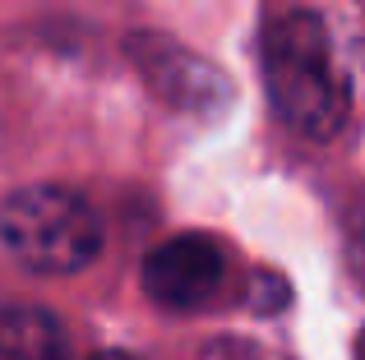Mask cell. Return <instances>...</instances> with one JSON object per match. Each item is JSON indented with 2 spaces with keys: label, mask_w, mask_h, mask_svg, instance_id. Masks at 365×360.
<instances>
[{
  "label": "cell",
  "mask_w": 365,
  "mask_h": 360,
  "mask_svg": "<svg viewBox=\"0 0 365 360\" xmlns=\"http://www.w3.org/2000/svg\"><path fill=\"white\" fill-rule=\"evenodd\" d=\"M264 83L277 120L310 144H329L347 129L351 83L338 65L333 37L319 14L292 9L264 33Z\"/></svg>",
  "instance_id": "1"
},
{
  "label": "cell",
  "mask_w": 365,
  "mask_h": 360,
  "mask_svg": "<svg viewBox=\"0 0 365 360\" xmlns=\"http://www.w3.org/2000/svg\"><path fill=\"white\" fill-rule=\"evenodd\" d=\"M0 240L24 268L65 277V272H83L102 254V222L79 189L33 185L5 198Z\"/></svg>",
  "instance_id": "2"
},
{
  "label": "cell",
  "mask_w": 365,
  "mask_h": 360,
  "mask_svg": "<svg viewBox=\"0 0 365 360\" xmlns=\"http://www.w3.org/2000/svg\"><path fill=\"white\" fill-rule=\"evenodd\" d=\"M130 60L139 65L143 83H148L167 107H176V111L213 116V111H222L227 97H232L227 74L217 70V65H208L204 55H195L190 46L171 42V37L134 33L130 37Z\"/></svg>",
  "instance_id": "3"
},
{
  "label": "cell",
  "mask_w": 365,
  "mask_h": 360,
  "mask_svg": "<svg viewBox=\"0 0 365 360\" xmlns=\"http://www.w3.org/2000/svg\"><path fill=\"white\" fill-rule=\"evenodd\" d=\"M227 254L213 235H171L143 259V291L167 309H199L217 296Z\"/></svg>",
  "instance_id": "4"
},
{
  "label": "cell",
  "mask_w": 365,
  "mask_h": 360,
  "mask_svg": "<svg viewBox=\"0 0 365 360\" xmlns=\"http://www.w3.org/2000/svg\"><path fill=\"white\" fill-rule=\"evenodd\" d=\"M0 360H70L65 328L37 305L0 309Z\"/></svg>",
  "instance_id": "5"
},
{
  "label": "cell",
  "mask_w": 365,
  "mask_h": 360,
  "mask_svg": "<svg viewBox=\"0 0 365 360\" xmlns=\"http://www.w3.org/2000/svg\"><path fill=\"white\" fill-rule=\"evenodd\" d=\"M351 272L365 282V222L351 226Z\"/></svg>",
  "instance_id": "6"
},
{
  "label": "cell",
  "mask_w": 365,
  "mask_h": 360,
  "mask_svg": "<svg viewBox=\"0 0 365 360\" xmlns=\"http://www.w3.org/2000/svg\"><path fill=\"white\" fill-rule=\"evenodd\" d=\"M88 360H139V356H130V351H98V356H88Z\"/></svg>",
  "instance_id": "7"
},
{
  "label": "cell",
  "mask_w": 365,
  "mask_h": 360,
  "mask_svg": "<svg viewBox=\"0 0 365 360\" xmlns=\"http://www.w3.org/2000/svg\"><path fill=\"white\" fill-rule=\"evenodd\" d=\"M361 360H365V337H361Z\"/></svg>",
  "instance_id": "8"
}]
</instances>
